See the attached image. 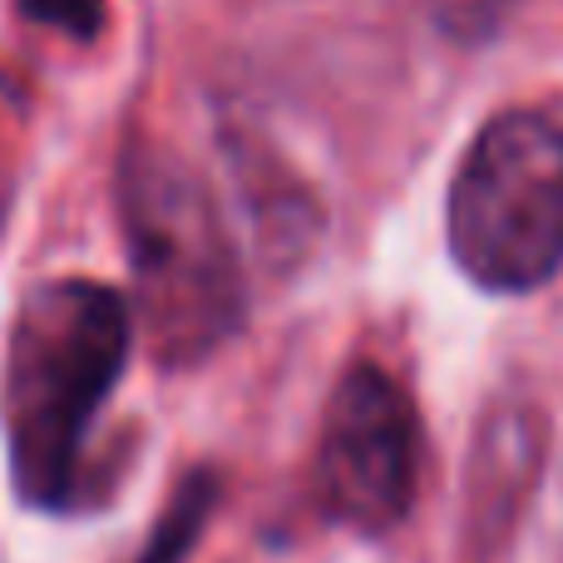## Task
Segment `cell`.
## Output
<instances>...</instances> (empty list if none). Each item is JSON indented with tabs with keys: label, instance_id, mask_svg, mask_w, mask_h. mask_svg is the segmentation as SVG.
Segmentation results:
<instances>
[{
	"label": "cell",
	"instance_id": "cell-1",
	"mask_svg": "<svg viewBox=\"0 0 563 563\" xmlns=\"http://www.w3.org/2000/svg\"><path fill=\"white\" fill-rule=\"evenodd\" d=\"M134 346V307L95 277H49L20 297L5 336L0 420L15 495L75 515L99 499L95 430Z\"/></svg>",
	"mask_w": 563,
	"mask_h": 563
},
{
	"label": "cell",
	"instance_id": "cell-8",
	"mask_svg": "<svg viewBox=\"0 0 563 563\" xmlns=\"http://www.w3.org/2000/svg\"><path fill=\"white\" fill-rule=\"evenodd\" d=\"M10 203H15V148H10L5 119H0V228L10 218Z\"/></svg>",
	"mask_w": 563,
	"mask_h": 563
},
{
	"label": "cell",
	"instance_id": "cell-7",
	"mask_svg": "<svg viewBox=\"0 0 563 563\" xmlns=\"http://www.w3.org/2000/svg\"><path fill=\"white\" fill-rule=\"evenodd\" d=\"M509 5H515V0H435V15L450 35L475 40V35H489V30L509 15Z\"/></svg>",
	"mask_w": 563,
	"mask_h": 563
},
{
	"label": "cell",
	"instance_id": "cell-2",
	"mask_svg": "<svg viewBox=\"0 0 563 563\" xmlns=\"http://www.w3.org/2000/svg\"><path fill=\"white\" fill-rule=\"evenodd\" d=\"M119 223L134 273V321L164 366L184 371L243 331V257L208 184L158 144L119 154Z\"/></svg>",
	"mask_w": 563,
	"mask_h": 563
},
{
	"label": "cell",
	"instance_id": "cell-6",
	"mask_svg": "<svg viewBox=\"0 0 563 563\" xmlns=\"http://www.w3.org/2000/svg\"><path fill=\"white\" fill-rule=\"evenodd\" d=\"M20 10L79 40L99 35V25H104V0H20Z\"/></svg>",
	"mask_w": 563,
	"mask_h": 563
},
{
	"label": "cell",
	"instance_id": "cell-3",
	"mask_svg": "<svg viewBox=\"0 0 563 563\" xmlns=\"http://www.w3.org/2000/svg\"><path fill=\"white\" fill-rule=\"evenodd\" d=\"M450 257L485 291H534L563 267V119L505 109L465 148L445 198Z\"/></svg>",
	"mask_w": 563,
	"mask_h": 563
},
{
	"label": "cell",
	"instance_id": "cell-4",
	"mask_svg": "<svg viewBox=\"0 0 563 563\" xmlns=\"http://www.w3.org/2000/svg\"><path fill=\"white\" fill-rule=\"evenodd\" d=\"M426 475V430L416 396L380 361H351L321 416L317 505L351 534H390L416 509Z\"/></svg>",
	"mask_w": 563,
	"mask_h": 563
},
{
	"label": "cell",
	"instance_id": "cell-5",
	"mask_svg": "<svg viewBox=\"0 0 563 563\" xmlns=\"http://www.w3.org/2000/svg\"><path fill=\"white\" fill-rule=\"evenodd\" d=\"M213 509H218V475L198 470V475H188L184 485H178L174 505L164 509L154 539H148L144 554H139L134 563H188L198 534H203L208 519H213Z\"/></svg>",
	"mask_w": 563,
	"mask_h": 563
}]
</instances>
